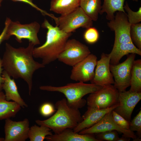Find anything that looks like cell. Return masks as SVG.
Masks as SVG:
<instances>
[{
  "label": "cell",
  "instance_id": "obj_1",
  "mask_svg": "<svg viewBox=\"0 0 141 141\" xmlns=\"http://www.w3.org/2000/svg\"><path fill=\"white\" fill-rule=\"evenodd\" d=\"M34 45L29 42L26 48H15L6 43L2 59L3 70L13 79L21 78L27 84L30 95L33 85V74L37 70L45 67L34 60L33 50Z\"/></svg>",
  "mask_w": 141,
  "mask_h": 141
},
{
  "label": "cell",
  "instance_id": "obj_2",
  "mask_svg": "<svg viewBox=\"0 0 141 141\" xmlns=\"http://www.w3.org/2000/svg\"><path fill=\"white\" fill-rule=\"evenodd\" d=\"M42 27L47 30L46 41L41 46L34 47L33 53L34 57L42 59V63L45 66L57 59L72 34L65 32L58 27L53 26L46 19Z\"/></svg>",
  "mask_w": 141,
  "mask_h": 141
},
{
  "label": "cell",
  "instance_id": "obj_3",
  "mask_svg": "<svg viewBox=\"0 0 141 141\" xmlns=\"http://www.w3.org/2000/svg\"><path fill=\"white\" fill-rule=\"evenodd\" d=\"M55 107L57 110L53 115L45 120H36L37 124L46 126L55 134H58L67 128L73 129L83 120L79 109L69 106L66 98L56 102Z\"/></svg>",
  "mask_w": 141,
  "mask_h": 141
},
{
  "label": "cell",
  "instance_id": "obj_4",
  "mask_svg": "<svg viewBox=\"0 0 141 141\" xmlns=\"http://www.w3.org/2000/svg\"><path fill=\"white\" fill-rule=\"evenodd\" d=\"M103 86L79 82L68 83L60 86H42L39 88L42 90L58 92L63 93L66 97L67 103L69 106L79 109L84 107L86 103V100L83 98L84 96L97 91Z\"/></svg>",
  "mask_w": 141,
  "mask_h": 141
},
{
  "label": "cell",
  "instance_id": "obj_5",
  "mask_svg": "<svg viewBox=\"0 0 141 141\" xmlns=\"http://www.w3.org/2000/svg\"><path fill=\"white\" fill-rule=\"evenodd\" d=\"M54 20L56 26L68 33H72L80 27L87 29L93 25V21L80 7L69 13L56 17Z\"/></svg>",
  "mask_w": 141,
  "mask_h": 141
},
{
  "label": "cell",
  "instance_id": "obj_6",
  "mask_svg": "<svg viewBox=\"0 0 141 141\" xmlns=\"http://www.w3.org/2000/svg\"><path fill=\"white\" fill-rule=\"evenodd\" d=\"M119 91L112 84L105 85L97 91L90 94L87 98L88 107L99 109L111 107L119 103Z\"/></svg>",
  "mask_w": 141,
  "mask_h": 141
},
{
  "label": "cell",
  "instance_id": "obj_7",
  "mask_svg": "<svg viewBox=\"0 0 141 141\" xmlns=\"http://www.w3.org/2000/svg\"><path fill=\"white\" fill-rule=\"evenodd\" d=\"M91 54L89 47L74 39H68L57 59L67 65L73 66Z\"/></svg>",
  "mask_w": 141,
  "mask_h": 141
},
{
  "label": "cell",
  "instance_id": "obj_8",
  "mask_svg": "<svg viewBox=\"0 0 141 141\" xmlns=\"http://www.w3.org/2000/svg\"><path fill=\"white\" fill-rule=\"evenodd\" d=\"M40 26L38 23L34 22L27 24H21L19 21L11 20L8 25L7 33L10 37L11 36L15 37L16 40L19 43L24 39H27L34 45L40 44L37 34Z\"/></svg>",
  "mask_w": 141,
  "mask_h": 141
},
{
  "label": "cell",
  "instance_id": "obj_9",
  "mask_svg": "<svg viewBox=\"0 0 141 141\" xmlns=\"http://www.w3.org/2000/svg\"><path fill=\"white\" fill-rule=\"evenodd\" d=\"M136 54H131L121 63L110 64V70L114 80V86L119 92L126 91L130 86L131 71Z\"/></svg>",
  "mask_w": 141,
  "mask_h": 141
},
{
  "label": "cell",
  "instance_id": "obj_10",
  "mask_svg": "<svg viewBox=\"0 0 141 141\" xmlns=\"http://www.w3.org/2000/svg\"><path fill=\"white\" fill-rule=\"evenodd\" d=\"M109 21L107 25L115 33L113 46L121 43H133L130 36L131 25L126 13L117 11L114 19Z\"/></svg>",
  "mask_w": 141,
  "mask_h": 141
},
{
  "label": "cell",
  "instance_id": "obj_11",
  "mask_svg": "<svg viewBox=\"0 0 141 141\" xmlns=\"http://www.w3.org/2000/svg\"><path fill=\"white\" fill-rule=\"evenodd\" d=\"M112 111L106 114L95 124L90 127L81 130L78 133L80 134H95L105 131L115 130L123 133V136L132 138L133 141H141V139L138 138L134 132L122 129L115 123L113 118Z\"/></svg>",
  "mask_w": 141,
  "mask_h": 141
},
{
  "label": "cell",
  "instance_id": "obj_12",
  "mask_svg": "<svg viewBox=\"0 0 141 141\" xmlns=\"http://www.w3.org/2000/svg\"><path fill=\"white\" fill-rule=\"evenodd\" d=\"M97 61V56L90 54L73 66L70 76V79L83 83L90 81L93 77Z\"/></svg>",
  "mask_w": 141,
  "mask_h": 141
},
{
  "label": "cell",
  "instance_id": "obj_13",
  "mask_svg": "<svg viewBox=\"0 0 141 141\" xmlns=\"http://www.w3.org/2000/svg\"><path fill=\"white\" fill-rule=\"evenodd\" d=\"M4 141H25L28 138L29 122L27 118L20 121L5 120Z\"/></svg>",
  "mask_w": 141,
  "mask_h": 141
},
{
  "label": "cell",
  "instance_id": "obj_14",
  "mask_svg": "<svg viewBox=\"0 0 141 141\" xmlns=\"http://www.w3.org/2000/svg\"><path fill=\"white\" fill-rule=\"evenodd\" d=\"M110 54L103 53L101 58L97 61L93 79L91 83L103 86L114 84V81L110 70Z\"/></svg>",
  "mask_w": 141,
  "mask_h": 141
},
{
  "label": "cell",
  "instance_id": "obj_15",
  "mask_svg": "<svg viewBox=\"0 0 141 141\" xmlns=\"http://www.w3.org/2000/svg\"><path fill=\"white\" fill-rule=\"evenodd\" d=\"M119 104L113 110L126 120L130 122L133 111L141 99V92L129 90L119 92Z\"/></svg>",
  "mask_w": 141,
  "mask_h": 141
},
{
  "label": "cell",
  "instance_id": "obj_16",
  "mask_svg": "<svg viewBox=\"0 0 141 141\" xmlns=\"http://www.w3.org/2000/svg\"><path fill=\"white\" fill-rule=\"evenodd\" d=\"M119 103L104 109H99L88 106L87 110L82 116L83 120L73 130L78 133L81 130L89 128L98 122L107 113L113 110Z\"/></svg>",
  "mask_w": 141,
  "mask_h": 141
},
{
  "label": "cell",
  "instance_id": "obj_17",
  "mask_svg": "<svg viewBox=\"0 0 141 141\" xmlns=\"http://www.w3.org/2000/svg\"><path fill=\"white\" fill-rule=\"evenodd\" d=\"M2 76L4 78V82L2 85V89L5 92L6 99L12 100L18 104L21 107L24 108L28 105L21 97L14 79H11L4 70H3Z\"/></svg>",
  "mask_w": 141,
  "mask_h": 141
},
{
  "label": "cell",
  "instance_id": "obj_18",
  "mask_svg": "<svg viewBox=\"0 0 141 141\" xmlns=\"http://www.w3.org/2000/svg\"><path fill=\"white\" fill-rule=\"evenodd\" d=\"M45 139L48 141H99L95 134H80L71 128L66 129L58 134L48 136Z\"/></svg>",
  "mask_w": 141,
  "mask_h": 141
},
{
  "label": "cell",
  "instance_id": "obj_19",
  "mask_svg": "<svg viewBox=\"0 0 141 141\" xmlns=\"http://www.w3.org/2000/svg\"><path fill=\"white\" fill-rule=\"evenodd\" d=\"M131 54L141 56V50L137 48L133 43H121L113 46L109 54L110 64L116 65L119 63L123 56Z\"/></svg>",
  "mask_w": 141,
  "mask_h": 141
},
{
  "label": "cell",
  "instance_id": "obj_20",
  "mask_svg": "<svg viewBox=\"0 0 141 141\" xmlns=\"http://www.w3.org/2000/svg\"><path fill=\"white\" fill-rule=\"evenodd\" d=\"M21 108L15 102L7 100L5 94L0 91V120L14 117Z\"/></svg>",
  "mask_w": 141,
  "mask_h": 141
},
{
  "label": "cell",
  "instance_id": "obj_21",
  "mask_svg": "<svg viewBox=\"0 0 141 141\" xmlns=\"http://www.w3.org/2000/svg\"><path fill=\"white\" fill-rule=\"evenodd\" d=\"M79 6L80 0H51L50 10L63 15L73 11Z\"/></svg>",
  "mask_w": 141,
  "mask_h": 141
},
{
  "label": "cell",
  "instance_id": "obj_22",
  "mask_svg": "<svg viewBox=\"0 0 141 141\" xmlns=\"http://www.w3.org/2000/svg\"><path fill=\"white\" fill-rule=\"evenodd\" d=\"M125 0H104L100 14H106V18L108 20L113 19L114 13L118 11L125 13L124 7Z\"/></svg>",
  "mask_w": 141,
  "mask_h": 141
},
{
  "label": "cell",
  "instance_id": "obj_23",
  "mask_svg": "<svg viewBox=\"0 0 141 141\" xmlns=\"http://www.w3.org/2000/svg\"><path fill=\"white\" fill-rule=\"evenodd\" d=\"M101 0H80V6L85 13L93 21L98 19L102 9Z\"/></svg>",
  "mask_w": 141,
  "mask_h": 141
},
{
  "label": "cell",
  "instance_id": "obj_24",
  "mask_svg": "<svg viewBox=\"0 0 141 141\" xmlns=\"http://www.w3.org/2000/svg\"><path fill=\"white\" fill-rule=\"evenodd\" d=\"M129 91L141 92V60L134 61L132 66Z\"/></svg>",
  "mask_w": 141,
  "mask_h": 141
},
{
  "label": "cell",
  "instance_id": "obj_25",
  "mask_svg": "<svg viewBox=\"0 0 141 141\" xmlns=\"http://www.w3.org/2000/svg\"><path fill=\"white\" fill-rule=\"evenodd\" d=\"M51 130L44 126L34 125L30 127L28 138L30 141H43L47 136L53 134Z\"/></svg>",
  "mask_w": 141,
  "mask_h": 141
},
{
  "label": "cell",
  "instance_id": "obj_26",
  "mask_svg": "<svg viewBox=\"0 0 141 141\" xmlns=\"http://www.w3.org/2000/svg\"><path fill=\"white\" fill-rule=\"evenodd\" d=\"M130 36L133 43L136 47L141 50V24L138 23L131 25Z\"/></svg>",
  "mask_w": 141,
  "mask_h": 141
},
{
  "label": "cell",
  "instance_id": "obj_27",
  "mask_svg": "<svg viewBox=\"0 0 141 141\" xmlns=\"http://www.w3.org/2000/svg\"><path fill=\"white\" fill-rule=\"evenodd\" d=\"M125 11L127 13V16L130 24H135L140 23L141 21V7L138 11H134L130 7L128 2H126L124 7Z\"/></svg>",
  "mask_w": 141,
  "mask_h": 141
},
{
  "label": "cell",
  "instance_id": "obj_28",
  "mask_svg": "<svg viewBox=\"0 0 141 141\" xmlns=\"http://www.w3.org/2000/svg\"><path fill=\"white\" fill-rule=\"evenodd\" d=\"M95 134L99 141H117L119 137L117 131L115 130L100 132Z\"/></svg>",
  "mask_w": 141,
  "mask_h": 141
},
{
  "label": "cell",
  "instance_id": "obj_29",
  "mask_svg": "<svg viewBox=\"0 0 141 141\" xmlns=\"http://www.w3.org/2000/svg\"><path fill=\"white\" fill-rule=\"evenodd\" d=\"M86 29L83 35L85 40L90 44H92L96 42L98 39L99 36L97 30L92 27Z\"/></svg>",
  "mask_w": 141,
  "mask_h": 141
},
{
  "label": "cell",
  "instance_id": "obj_30",
  "mask_svg": "<svg viewBox=\"0 0 141 141\" xmlns=\"http://www.w3.org/2000/svg\"><path fill=\"white\" fill-rule=\"evenodd\" d=\"M130 130L132 132L136 131L137 137L141 138V110L130 121Z\"/></svg>",
  "mask_w": 141,
  "mask_h": 141
},
{
  "label": "cell",
  "instance_id": "obj_31",
  "mask_svg": "<svg viewBox=\"0 0 141 141\" xmlns=\"http://www.w3.org/2000/svg\"><path fill=\"white\" fill-rule=\"evenodd\" d=\"M113 120L120 127L126 130H130V122L127 120L114 110L112 111Z\"/></svg>",
  "mask_w": 141,
  "mask_h": 141
},
{
  "label": "cell",
  "instance_id": "obj_32",
  "mask_svg": "<svg viewBox=\"0 0 141 141\" xmlns=\"http://www.w3.org/2000/svg\"><path fill=\"white\" fill-rule=\"evenodd\" d=\"M56 110L53 105L49 102L43 104L39 108L40 114L44 117L49 116L55 112Z\"/></svg>",
  "mask_w": 141,
  "mask_h": 141
},
{
  "label": "cell",
  "instance_id": "obj_33",
  "mask_svg": "<svg viewBox=\"0 0 141 141\" xmlns=\"http://www.w3.org/2000/svg\"><path fill=\"white\" fill-rule=\"evenodd\" d=\"M14 2H24L27 4L37 10L39 11L43 15H47L52 17L53 15L49 14L46 11L43 10L38 7L33 2V0H10Z\"/></svg>",
  "mask_w": 141,
  "mask_h": 141
},
{
  "label": "cell",
  "instance_id": "obj_34",
  "mask_svg": "<svg viewBox=\"0 0 141 141\" xmlns=\"http://www.w3.org/2000/svg\"><path fill=\"white\" fill-rule=\"evenodd\" d=\"M11 20L7 17L5 22L4 27L0 34V44L4 41L8 39L9 37L8 35L7 30L8 25Z\"/></svg>",
  "mask_w": 141,
  "mask_h": 141
},
{
  "label": "cell",
  "instance_id": "obj_35",
  "mask_svg": "<svg viewBox=\"0 0 141 141\" xmlns=\"http://www.w3.org/2000/svg\"><path fill=\"white\" fill-rule=\"evenodd\" d=\"M3 69L2 65V59L0 57V91H2V85L3 83L4 79V78L2 76Z\"/></svg>",
  "mask_w": 141,
  "mask_h": 141
},
{
  "label": "cell",
  "instance_id": "obj_36",
  "mask_svg": "<svg viewBox=\"0 0 141 141\" xmlns=\"http://www.w3.org/2000/svg\"><path fill=\"white\" fill-rule=\"evenodd\" d=\"M130 139V138L122 135L121 137L118 138L117 141H129Z\"/></svg>",
  "mask_w": 141,
  "mask_h": 141
},
{
  "label": "cell",
  "instance_id": "obj_37",
  "mask_svg": "<svg viewBox=\"0 0 141 141\" xmlns=\"http://www.w3.org/2000/svg\"><path fill=\"white\" fill-rule=\"evenodd\" d=\"M4 138L0 137V141H4Z\"/></svg>",
  "mask_w": 141,
  "mask_h": 141
},
{
  "label": "cell",
  "instance_id": "obj_38",
  "mask_svg": "<svg viewBox=\"0 0 141 141\" xmlns=\"http://www.w3.org/2000/svg\"><path fill=\"white\" fill-rule=\"evenodd\" d=\"M3 0H0V7L1 6V3H2V1H3Z\"/></svg>",
  "mask_w": 141,
  "mask_h": 141
},
{
  "label": "cell",
  "instance_id": "obj_39",
  "mask_svg": "<svg viewBox=\"0 0 141 141\" xmlns=\"http://www.w3.org/2000/svg\"><path fill=\"white\" fill-rule=\"evenodd\" d=\"M133 1L137 2L139 0H132Z\"/></svg>",
  "mask_w": 141,
  "mask_h": 141
}]
</instances>
